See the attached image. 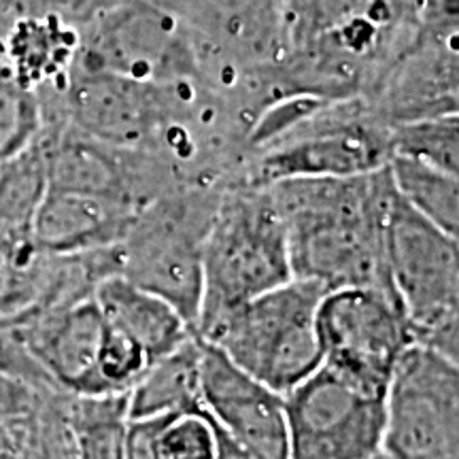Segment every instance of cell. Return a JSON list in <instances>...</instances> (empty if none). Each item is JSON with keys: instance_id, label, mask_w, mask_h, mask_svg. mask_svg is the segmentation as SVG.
Wrapping results in <instances>:
<instances>
[{"instance_id": "6da1fadb", "label": "cell", "mask_w": 459, "mask_h": 459, "mask_svg": "<svg viewBox=\"0 0 459 459\" xmlns=\"http://www.w3.org/2000/svg\"><path fill=\"white\" fill-rule=\"evenodd\" d=\"M266 186L285 223L294 279L328 291L372 287L395 296L385 254L394 192L387 166L358 177H304Z\"/></svg>"}, {"instance_id": "7a4b0ae2", "label": "cell", "mask_w": 459, "mask_h": 459, "mask_svg": "<svg viewBox=\"0 0 459 459\" xmlns=\"http://www.w3.org/2000/svg\"><path fill=\"white\" fill-rule=\"evenodd\" d=\"M291 279L285 223L271 189L266 183L228 181L204 240L196 325Z\"/></svg>"}, {"instance_id": "3957f363", "label": "cell", "mask_w": 459, "mask_h": 459, "mask_svg": "<svg viewBox=\"0 0 459 459\" xmlns=\"http://www.w3.org/2000/svg\"><path fill=\"white\" fill-rule=\"evenodd\" d=\"M325 287L291 279L200 321L194 332L264 385L285 395L321 366L317 308Z\"/></svg>"}, {"instance_id": "277c9868", "label": "cell", "mask_w": 459, "mask_h": 459, "mask_svg": "<svg viewBox=\"0 0 459 459\" xmlns=\"http://www.w3.org/2000/svg\"><path fill=\"white\" fill-rule=\"evenodd\" d=\"M223 186H179L160 194L141 206L115 245L119 277L164 298L192 328L203 302L204 240Z\"/></svg>"}, {"instance_id": "5b68a950", "label": "cell", "mask_w": 459, "mask_h": 459, "mask_svg": "<svg viewBox=\"0 0 459 459\" xmlns=\"http://www.w3.org/2000/svg\"><path fill=\"white\" fill-rule=\"evenodd\" d=\"M392 192L385 254L411 342L459 361V243Z\"/></svg>"}, {"instance_id": "8992f818", "label": "cell", "mask_w": 459, "mask_h": 459, "mask_svg": "<svg viewBox=\"0 0 459 459\" xmlns=\"http://www.w3.org/2000/svg\"><path fill=\"white\" fill-rule=\"evenodd\" d=\"M389 158V126L364 100H324L274 139L247 152L240 181L358 177L383 169Z\"/></svg>"}, {"instance_id": "52a82bcc", "label": "cell", "mask_w": 459, "mask_h": 459, "mask_svg": "<svg viewBox=\"0 0 459 459\" xmlns=\"http://www.w3.org/2000/svg\"><path fill=\"white\" fill-rule=\"evenodd\" d=\"M283 400L290 459H368L383 451L385 392L321 364Z\"/></svg>"}, {"instance_id": "ba28073f", "label": "cell", "mask_w": 459, "mask_h": 459, "mask_svg": "<svg viewBox=\"0 0 459 459\" xmlns=\"http://www.w3.org/2000/svg\"><path fill=\"white\" fill-rule=\"evenodd\" d=\"M383 451L392 459H459V361L411 342L385 387Z\"/></svg>"}, {"instance_id": "9c48e42d", "label": "cell", "mask_w": 459, "mask_h": 459, "mask_svg": "<svg viewBox=\"0 0 459 459\" xmlns=\"http://www.w3.org/2000/svg\"><path fill=\"white\" fill-rule=\"evenodd\" d=\"M321 364L359 385L385 392L411 332L400 302L372 287L325 291L317 308Z\"/></svg>"}, {"instance_id": "30bf717a", "label": "cell", "mask_w": 459, "mask_h": 459, "mask_svg": "<svg viewBox=\"0 0 459 459\" xmlns=\"http://www.w3.org/2000/svg\"><path fill=\"white\" fill-rule=\"evenodd\" d=\"M77 32V68L160 83L192 82L196 73L172 17L139 0L99 9Z\"/></svg>"}, {"instance_id": "8fae6325", "label": "cell", "mask_w": 459, "mask_h": 459, "mask_svg": "<svg viewBox=\"0 0 459 459\" xmlns=\"http://www.w3.org/2000/svg\"><path fill=\"white\" fill-rule=\"evenodd\" d=\"M200 398L211 423L257 459H290L283 395L247 375L204 341Z\"/></svg>"}, {"instance_id": "7c38bea8", "label": "cell", "mask_w": 459, "mask_h": 459, "mask_svg": "<svg viewBox=\"0 0 459 459\" xmlns=\"http://www.w3.org/2000/svg\"><path fill=\"white\" fill-rule=\"evenodd\" d=\"M434 39H415L383 68L361 96L385 126L457 115L455 32L434 30Z\"/></svg>"}, {"instance_id": "4fadbf2b", "label": "cell", "mask_w": 459, "mask_h": 459, "mask_svg": "<svg viewBox=\"0 0 459 459\" xmlns=\"http://www.w3.org/2000/svg\"><path fill=\"white\" fill-rule=\"evenodd\" d=\"M13 319L28 353L57 392L105 395L99 361L107 324L94 298L71 307L26 311Z\"/></svg>"}, {"instance_id": "5bb4252c", "label": "cell", "mask_w": 459, "mask_h": 459, "mask_svg": "<svg viewBox=\"0 0 459 459\" xmlns=\"http://www.w3.org/2000/svg\"><path fill=\"white\" fill-rule=\"evenodd\" d=\"M139 206L94 194L49 189L34 221V240L56 255L115 247L126 237Z\"/></svg>"}, {"instance_id": "9a60e30c", "label": "cell", "mask_w": 459, "mask_h": 459, "mask_svg": "<svg viewBox=\"0 0 459 459\" xmlns=\"http://www.w3.org/2000/svg\"><path fill=\"white\" fill-rule=\"evenodd\" d=\"M77 49V28L60 11L20 17L0 34L3 65L34 90L60 88Z\"/></svg>"}, {"instance_id": "2e32d148", "label": "cell", "mask_w": 459, "mask_h": 459, "mask_svg": "<svg viewBox=\"0 0 459 459\" xmlns=\"http://www.w3.org/2000/svg\"><path fill=\"white\" fill-rule=\"evenodd\" d=\"M94 300L111 328L124 332L158 359L186 342L194 328L172 304L132 281L113 274L96 287Z\"/></svg>"}, {"instance_id": "e0dca14e", "label": "cell", "mask_w": 459, "mask_h": 459, "mask_svg": "<svg viewBox=\"0 0 459 459\" xmlns=\"http://www.w3.org/2000/svg\"><path fill=\"white\" fill-rule=\"evenodd\" d=\"M203 341L194 332L186 342L149 364L128 392V417H166L203 411L200 398Z\"/></svg>"}, {"instance_id": "ac0fdd59", "label": "cell", "mask_w": 459, "mask_h": 459, "mask_svg": "<svg viewBox=\"0 0 459 459\" xmlns=\"http://www.w3.org/2000/svg\"><path fill=\"white\" fill-rule=\"evenodd\" d=\"M48 187V169L39 139L26 152L0 162V245H37L34 221Z\"/></svg>"}, {"instance_id": "d6986e66", "label": "cell", "mask_w": 459, "mask_h": 459, "mask_svg": "<svg viewBox=\"0 0 459 459\" xmlns=\"http://www.w3.org/2000/svg\"><path fill=\"white\" fill-rule=\"evenodd\" d=\"M387 170L395 192L417 213L459 238V175L404 156L389 158Z\"/></svg>"}, {"instance_id": "ffe728a7", "label": "cell", "mask_w": 459, "mask_h": 459, "mask_svg": "<svg viewBox=\"0 0 459 459\" xmlns=\"http://www.w3.org/2000/svg\"><path fill=\"white\" fill-rule=\"evenodd\" d=\"M17 459H79L66 392H39L30 412L20 423Z\"/></svg>"}, {"instance_id": "44dd1931", "label": "cell", "mask_w": 459, "mask_h": 459, "mask_svg": "<svg viewBox=\"0 0 459 459\" xmlns=\"http://www.w3.org/2000/svg\"><path fill=\"white\" fill-rule=\"evenodd\" d=\"M392 156H404L459 175V119L457 115L415 119L389 126Z\"/></svg>"}, {"instance_id": "7402d4cb", "label": "cell", "mask_w": 459, "mask_h": 459, "mask_svg": "<svg viewBox=\"0 0 459 459\" xmlns=\"http://www.w3.org/2000/svg\"><path fill=\"white\" fill-rule=\"evenodd\" d=\"M41 130L43 100L39 90L0 65V162L34 145Z\"/></svg>"}, {"instance_id": "603a6c76", "label": "cell", "mask_w": 459, "mask_h": 459, "mask_svg": "<svg viewBox=\"0 0 459 459\" xmlns=\"http://www.w3.org/2000/svg\"><path fill=\"white\" fill-rule=\"evenodd\" d=\"M49 254L41 247H0V315L15 317L28 311L43 294Z\"/></svg>"}, {"instance_id": "cb8c5ba5", "label": "cell", "mask_w": 459, "mask_h": 459, "mask_svg": "<svg viewBox=\"0 0 459 459\" xmlns=\"http://www.w3.org/2000/svg\"><path fill=\"white\" fill-rule=\"evenodd\" d=\"M149 364H152V358L141 344L107 324L99 361L102 394H128L134 383L145 375Z\"/></svg>"}, {"instance_id": "d4e9b609", "label": "cell", "mask_w": 459, "mask_h": 459, "mask_svg": "<svg viewBox=\"0 0 459 459\" xmlns=\"http://www.w3.org/2000/svg\"><path fill=\"white\" fill-rule=\"evenodd\" d=\"M160 459H215V428L200 412L166 419L158 443Z\"/></svg>"}, {"instance_id": "484cf974", "label": "cell", "mask_w": 459, "mask_h": 459, "mask_svg": "<svg viewBox=\"0 0 459 459\" xmlns=\"http://www.w3.org/2000/svg\"><path fill=\"white\" fill-rule=\"evenodd\" d=\"M0 372L26 383L37 392L56 389L39 368L37 361L32 359V355L28 353L15 319L4 317V315H0Z\"/></svg>"}, {"instance_id": "4316f807", "label": "cell", "mask_w": 459, "mask_h": 459, "mask_svg": "<svg viewBox=\"0 0 459 459\" xmlns=\"http://www.w3.org/2000/svg\"><path fill=\"white\" fill-rule=\"evenodd\" d=\"M169 417L172 415L130 419L128 428H126L124 459H160V432Z\"/></svg>"}, {"instance_id": "83f0119b", "label": "cell", "mask_w": 459, "mask_h": 459, "mask_svg": "<svg viewBox=\"0 0 459 459\" xmlns=\"http://www.w3.org/2000/svg\"><path fill=\"white\" fill-rule=\"evenodd\" d=\"M37 395V389L0 372V421H22L30 412Z\"/></svg>"}, {"instance_id": "f1b7e54d", "label": "cell", "mask_w": 459, "mask_h": 459, "mask_svg": "<svg viewBox=\"0 0 459 459\" xmlns=\"http://www.w3.org/2000/svg\"><path fill=\"white\" fill-rule=\"evenodd\" d=\"M74 4L77 0H0V34L7 24L20 17L51 13V11H60L66 15Z\"/></svg>"}, {"instance_id": "f546056e", "label": "cell", "mask_w": 459, "mask_h": 459, "mask_svg": "<svg viewBox=\"0 0 459 459\" xmlns=\"http://www.w3.org/2000/svg\"><path fill=\"white\" fill-rule=\"evenodd\" d=\"M215 459H257V457L251 451H247L243 445H238L237 440L230 438L226 432H221L220 428H215Z\"/></svg>"}, {"instance_id": "4dcf8cb0", "label": "cell", "mask_w": 459, "mask_h": 459, "mask_svg": "<svg viewBox=\"0 0 459 459\" xmlns=\"http://www.w3.org/2000/svg\"><path fill=\"white\" fill-rule=\"evenodd\" d=\"M20 423L0 421V459H17L20 451Z\"/></svg>"}, {"instance_id": "1f68e13d", "label": "cell", "mask_w": 459, "mask_h": 459, "mask_svg": "<svg viewBox=\"0 0 459 459\" xmlns=\"http://www.w3.org/2000/svg\"><path fill=\"white\" fill-rule=\"evenodd\" d=\"M368 459H392V457H389L385 451H381V453H377V455H372V457H368Z\"/></svg>"}, {"instance_id": "d6a6232c", "label": "cell", "mask_w": 459, "mask_h": 459, "mask_svg": "<svg viewBox=\"0 0 459 459\" xmlns=\"http://www.w3.org/2000/svg\"><path fill=\"white\" fill-rule=\"evenodd\" d=\"M0 65H3V57H0Z\"/></svg>"}]
</instances>
